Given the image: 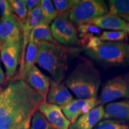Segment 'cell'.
Masks as SVG:
<instances>
[{"instance_id": "cell-1", "label": "cell", "mask_w": 129, "mask_h": 129, "mask_svg": "<svg viewBox=\"0 0 129 129\" xmlns=\"http://www.w3.org/2000/svg\"><path fill=\"white\" fill-rule=\"evenodd\" d=\"M42 102V96L25 80L13 81L0 93V129H15Z\"/></svg>"}, {"instance_id": "cell-2", "label": "cell", "mask_w": 129, "mask_h": 129, "mask_svg": "<svg viewBox=\"0 0 129 129\" xmlns=\"http://www.w3.org/2000/svg\"><path fill=\"white\" fill-rule=\"evenodd\" d=\"M84 51L88 57L105 67L129 66L128 43L102 41L94 37L84 46Z\"/></svg>"}, {"instance_id": "cell-3", "label": "cell", "mask_w": 129, "mask_h": 129, "mask_svg": "<svg viewBox=\"0 0 129 129\" xmlns=\"http://www.w3.org/2000/svg\"><path fill=\"white\" fill-rule=\"evenodd\" d=\"M37 63L51 75L53 80L62 83L72 55L71 50L57 43L40 42L38 44Z\"/></svg>"}, {"instance_id": "cell-4", "label": "cell", "mask_w": 129, "mask_h": 129, "mask_svg": "<svg viewBox=\"0 0 129 129\" xmlns=\"http://www.w3.org/2000/svg\"><path fill=\"white\" fill-rule=\"evenodd\" d=\"M101 84L100 72L90 61L79 63L66 80L68 87L82 99L98 98Z\"/></svg>"}, {"instance_id": "cell-5", "label": "cell", "mask_w": 129, "mask_h": 129, "mask_svg": "<svg viewBox=\"0 0 129 129\" xmlns=\"http://www.w3.org/2000/svg\"><path fill=\"white\" fill-rule=\"evenodd\" d=\"M108 13V7L103 0H74L69 19L74 25L89 23L93 19Z\"/></svg>"}, {"instance_id": "cell-6", "label": "cell", "mask_w": 129, "mask_h": 129, "mask_svg": "<svg viewBox=\"0 0 129 129\" xmlns=\"http://www.w3.org/2000/svg\"><path fill=\"white\" fill-rule=\"evenodd\" d=\"M69 16V13L58 14L51 25L53 37L57 43L64 46H80L77 30L71 22Z\"/></svg>"}, {"instance_id": "cell-7", "label": "cell", "mask_w": 129, "mask_h": 129, "mask_svg": "<svg viewBox=\"0 0 129 129\" xmlns=\"http://www.w3.org/2000/svg\"><path fill=\"white\" fill-rule=\"evenodd\" d=\"M121 98H129V74H122L108 80L102 87L99 99L104 105Z\"/></svg>"}, {"instance_id": "cell-8", "label": "cell", "mask_w": 129, "mask_h": 129, "mask_svg": "<svg viewBox=\"0 0 129 129\" xmlns=\"http://www.w3.org/2000/svg\"><path fill=\"white\" fill-rule=\"evenodd\" d=\"M22 37L0 44V57L6 70L7 79L15 75L20 60L22 48Z\"/></svg>"}, {"instance_id": "cell-9", "label": "cell", "mask_w": 129, "mask_h": 129, "mask_svg": "<svg viewBox=\"0 0 129 129\" xmlns=\"http://www.w3.org/2000/svg\"><path fill=\"white\" fill-rule=\"evenodd\" d=\"M99 105L98 98L87 99H74L61 109L64 116L72 124L80 116L88 112Z\"/></svg>"}, {"instance_id": "cell-10", "label": "cell", "mask_w": 129, "mask_h": 129, "mask_svg": "<svg viewBox=\"0 0 129 129\" xmlns=\"http://www.w3.org/2000/svg\"><path fill=\"white\" fill-rule=\"evenodd\" d=\"M38 109L44 115L53 129H69L71 122L62 112L60 107L55 105L42 102Z\"/></svg>"}, {"instance_id": "cell-11", "label": "cell", "mask_w": 129, "mask_h": 129, "mask_svg": "<svg viewBox=\"0 0 129 129\" xmlns=\"http://www.w3.org/2000/svg\"><path fill=\"white\" fill-rule=\"evenodd\" d=\"M25 78L30 87L42 96L43 101L47 102V96L50 85V80L34 65L25 74Z\"/></svg>"}, {"instance_id": "cell-12", "label": "cell", "mask_w": 129, "mask_h": 129, "mask_svg": "<svg viewBox=\"0 0 129 129\" xmlns=\"http://www.w3.org/2000/svg\"><path fill=\"white\" fill-rule=\"evenodd\" d=\"M73 99V96L64 84L50 80V85L47 96V102L62 108Z\"/></svg>"}, {"instance_id": "cell-13", "label": "cell", "mask_w": 129, "mask_h": 129, "mask_svg": "<svg viewBox=\"0 0 129 129\" xmlns=\"http://www.w3.org/2000/svg\"><path fill=\"white\" fill-rule=\"evenodd\" d=\"M20 22L13 14L0 19V44L22 37Z\"/></svg>"}, {"instance_id": "cell-14", "label": "cell", "mask_w": 129, "mask_h": 129, "mask_svg": "<svg viewBox=\"0 0 129 129\" xmlns=\"http://www.w3.org/2000/svg\"><path fill=\"white\" fill-rule=\"evenodd\" d=\"M105 108L99 105L92 110L80 116L69 129H94L104 118H105Z\"/></svg>"}, {"instance_id": "cell-15", "label": "cell", "mask_w": 129, "mask_h": 129, "mask_svg": "<svg viewBox=\"0 0 129 129\" xmlns=\"http://www.w3.org/2000/svg\"><path fill=\"white\" fill-rule=\"evenodd\" d=\"M105 112V118L129 122V99L106 104Z\"/></svg>"}, {"instance_id": "cell-16", "label": "cell", "mask_w": 129, "mask_h": 129, "mask_svg": "<svg viewBox=\"0 0 129 129\" xmlns=\"http://www.w3.org/2000/svg\"><path fill=\"white\" fill-rule=\"evenodd\" d=\"M89 23L96 26L101 29H104L124 32L126 30L127 22L124 19L109 13L93 19Z\"/></svg>"}, {"instance_id": "cell-17", "label": "cell", "mask_w": 129, "mask_h": 129, "mask_svg": "<svg viewBox=\"0 0 129 129\" xmlns=\"http://www.w3.org/2000/svg\"><path fill=\"white\" fill-rule=\"evenodd\" d=\"M77 32L81 45L84 47L91 38L99 37L101 35L102 30L96 26L87 23L78 26Z\"/></svg>"}, {"instance_id": "cell-18", "label": "cell", "mask_w": 129, "mask_h": 129, "mask_svg": "<svg viewBox=\"0 0 129 129\" xmlns=\"http://www.w3.org/2000/svg\"><path fill=\"white\" fill-rule=\"evenodd\" d=\"M109 14L117 16L129 22V0L108 1Z\"/></svg>"}, {"instance_id": "cell-19", "label": "cell", "mask_w": 129, "mask_h": 129, "mask_svg": "<svg viewBox=\"0 0 129 129\" xmlns=\"http://www.w3.org/2000/svg\"><path fill=\"white\" fill-rule=\"evenodd\" d=\"M30 38L33 40L37 44L40 42H51L57 43L53 38L49 23H44L40 25L32 30Z\"/></svg>"}, {"instance_id": "cell-20", "label": "cell", "mask_w": 129, "mask_h": 129, "mask_svg": "<svg viewBox=\"0 0 129 129\" xmlns=\"http://www.w3.org/2000/svg\"><path fill=\"white\" fill-rule=\"evenodd\" d=\"M37 54H38V44L29 38V41L26 50L24 72L25 74L28 71L32 66L37 63Z\"/></svg>"}, {"instance_id": "cell-21", "label": "cell", "mask_w": 129, "mask_h": 129, "mask_svg": "<svg viewBox=\"0 0 129 129\" xmlns=\"http://www.w3.org/2000/svg\"><path fill=\"white\" fill-rule=\"evenodd\" d=\"M10 3L12 6L13 12L17 16L20 23L25 22L26 20L28 14L25 1L23 0H11Z\"/></svg>"}, {"instance_id": "cell-22", "label": "cell", "mask_w": 129, "mask_h": 129, "mask_svg": "<svg viewBox=\"0 0 129 129\" xmlns=\"http://www.w3.org/2000/svg\"><path fill=\"white\" fill-rule=\"evenodd\" d=\"M94 129H129V122L121 120L106 119L100 121Z\"/></svg>"}, {"instance_id": "cell-23", "label": "cell", "mask_w": 129, "mask_h": 129, "mask_svg": "<svg viewBox=\"0 0 129 129\" xmlns=\"http://www.w3.org/2000/svg\"><path fill=\"white\" fill-rule=\"evenodd\" d=\"M98 38L102 41L123 42L128 40L127 32L121 30L104 31Z\"/></svg>"}, {"instance_id": "cell-24", "label": "cell", "mask_w": 129, "mask_h": 129, "mask_svg": "<svg viewBox=\"0 0 129 129\" xmlns=\"http://www.w3.org/2000/svg\"><path fill=\"white\" fill-rule=\"evenodd\" d=\"M40 7L43 13L46 22L49 24L56 18L59 14L53 6V3L49 0H43L40 1Z\"/></svg>"}, {"instance_id": "cell-25", "label": "cell", "mask_w": 129, "mask_h": 129, "mask_svg": "<svg viewBox=\"0 0 129 129\" xmlns=\"http://www.w3.org/2000/svg\"><path fill=\"white\" fill-rule=\"evenodd\" d=\"M30 129H53L50 124L42 113L36 110L34 113Z\"/></svg>"}, {"instance_id": "cell-26", "label": "cell", "mask_w": 129, "mask_h": 129, "mask_svg": "<svg viewBox=\"0 0 129 129\" xmlns=\"http://www.w3.org/2000/svg\"><path fill=\"white\" fill-rule=\"evenodd\" d=\"M52 2L59 14L69 13L74 4V0H54Z\"/></svg>"}, {"instance_id": "cell-27", "label": "cell", "mask_w": 129, "mask_h": 129, "mask_svg": "<svg viewBox=\"0 0 129 129\" xmlns=\"http://www.w3.org/2000/svg\"><path fill=\"white\" fill-rule=\"evenodd\" d=\"M13 10L10 1L0 0V14L2 17H7L13 14Z\"/></svg>"}, {"instance_id": "cell-28", "label": "cell", "mask_w": 129, "mask_h": 129, "mask_svg": "<svg viewBox=\"0 0 129 129\" xmlns=\"http://www.w3.org/2000/svg\"><path fill=\"white\" fill-rule=\"evenodd\" d=\"M25 3L26 5L27 9H28V14L35 9V7L38 6L40 4V1L39 0H26Z\"/></svg>"}, {"instance_id": "cell-29", "label": "cell", "mask_w": 129, "mask_h": 129, "mask_svg": "<svg viewBox=\"0 0 129 129\" xmlns=\"http://www.w3.org/2000/svg\"><path fill=\"white\" fill-rule=\"evenodd\" d=\"M33 115H30L25 120L22 122L15 129H30V124H31V119Z\"/></svg>"}, {"instance_id": "cell-30", "label": "cell", "mask_w": 129, "mask_h": 129, "mask_svg": "<svg viewBox=\"0 0 129 129\" xmlns=\"http://www.w3.org/2000/svg\"><path fill=\"white\" fill-rule=\"evenodd\" d=\"M5 81V74L3 72V70L1 68V63H0V85L3 84Z\"/></svg>"}, {"instance_id": "cell-31", "label": "cell", "mask_w": 129, "mask_h": 129, "mask_svg": "<svg viewBox=\"0 0 129 129\" xmlns=\"http://www.w3.org/2000/svg\"><path fill=\"white\" fill-rule=\"evenodd\" d=\"M125 32H128L129 33V22L127 23V25H126V30Z\"/></svg>"}, {"instance_id": "cell-32", "label": "cell", "mask_w": 129, "mask_h": 129, "mask_svg": "<svg viewBox=\"0 0 129 129\" xmlns=\"http://www.w3.org/2000/svg\"><path fill=\"white\" fill-rule=\"evenodd\" d=\"M2 88H1V87H0V93H1V91H2Z\"/></svg>"}, {"instance_id": "cell-33", "label": "cell", "mask_w": 129, "mask_h": 129, "mask_svg": "<svg viewBox=\"0 0 129 129\" xmlns=\"http://www.w3.org/2000/svg\"><path fill=\"white\" fill-rule=\"evenodd\" d=\"M128 36H129V33H128Z\"/></svg>"}]
</instances>
